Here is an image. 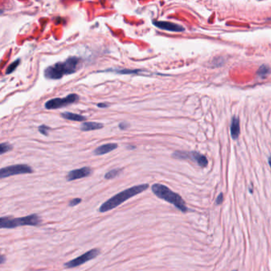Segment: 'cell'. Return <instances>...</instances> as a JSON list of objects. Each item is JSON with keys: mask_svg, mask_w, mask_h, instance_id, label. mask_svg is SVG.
I'll use <instances>...</instances> for the list:
<instances>
[{"mask_svg": "<svg viewBox=\"0 0 271 271\" xmlns=\"http://www.w3.org/2000/svg\"><path fill=\"white\" fill-rule=\"evenodd\" d=\"M49 130H50V127L46 126V125H41L40 127H38V131H39V132H40L42 135H45V136L48 135V133Z\"/></svg>", "mask_w": 271, "mask_h": 271, "instance_id": "obj_20", "label": "cell"}, {"mask_svg": "<svg viewBox=\"0 0 271 271\" xmlns=\"http://www.w3.org/2000/svg\"><path fill=\"white\" fill-rule=\"evenodd\" d=\"M103 127V123L96 122H84L81 126V130L83 131H92L95 130H100Z\"/></svg>", "mask_w": 271, "mask_h": 271, "instance_id": "obj_12", "label": "cell"}, {"mask_svg": "<svg viewBox=\"0 0 271 271\" xmlns=\"http://www.w3.org/2000/svg\"><path fill=\"white\" fill-rule=\"evenodd\" d=\"M33 173V169L30 166L24 164L19 165H14L2 168L0 169V177L6 178V177L14 176L19 174H27V173Z\"/></svg>", "mask_w": 271, "mask_h": 271, "instance_id": "obj_6", "label": "cell"}, {"mask_svg": "<svg viewBox=\"0 0 271 271\" xmlns=\"http://www.w3.org/2000/svg\"><path fill=\"white\" fill-rule=\"evenodd\" d=\"M173 156L178 159H190L193 161L196 162L199 166L204 168L208 165V159L204 155L201 154L198 152H181L177 151L173 154Z\"/></svg>", "mask_w": 271, "mask_h": 271, "instance_id": "obj_8", "label": "cell"}, {"mask_svg": "<svg viewBox=\"0 0 271 271\" xmlns=\"http://www.w3.org/2000/svg\"><path fill=\"white\" fill-rule=\"evenodd\" d=\"M153 24L156 27L161 29V30H168L172 32H182L185 30V28L180 25L175 24L173 22H166V21H153Z\"/></svg>", "mask_w": 271, "mask_h": 271, "instance_id": "obj_10", "label": "cell"}, {"mask_svg": "<svg viewBox=\"0 0 271 271\" xmlns=\"http://www.w3.org/2000/svg\"><path fill=\"white\" fill-rule=\"evenodd\" d=\"M81 201L82 200L81 198H74V199L71 200L69 201V203H68V206H70V207H75L76 205L80 204L81 203Z\"/></svg>", "mask_w": 271, "mask_h": 271, "instance_id": "obj_21", "label": "cell"}, {"mask_svg": "<svg viewBox=\"0 0 271 271\" xmlns=\"http://www.w3.org/2000/svg\"><path fill=\"white\" fill-rule=\"evenodd\" d=\"M269 72H270V69H269V68L267 66V65H262V66L259 68L258 70L257 73L258 75L260 76H265L266 75L268 74Z\"/></svg>", "mask_w": 271, "mask_h": 271, "instance_id": "obj_19", "label": "cell"}, {"mask_svg": "<svg viewBox=\"0 0 271 271\" xmlns=\"http://www.w3.org/2000/svg\"><path fill=\"white\" fill-rule=\"evenodd\" d=\"M61 117L67 120L76 121V122H82V121L86 120V117L83 116L81 114H76V113L69 112V111L61 113Z\"/></svg>", "mask_w": 271, "mask_h": 271, "instance_id": "obj_14", "label": "cell"}, {"mask_svg": "<svg viewBox=\"0 0 271 271\" xmlns=\"http://www.w3.org/2000/svg\"><path fill=\"white\" fill-rule=\"evenodd\" d=\"M99 254H100V251L97 249V248L92 249L90 251H87L86 253L81 255V256H79V257L76 258L72 259V260H70V261L67 262L66 263H64V267L65 268H68V269L77 267L79 266L85 264L87 262L92 260L93 258H96Z\"/></svg>", "mask_w": 271, "mask_h": 271, "instance_id": "obj_7", "label": "cell"}, {"mask_svg": "<svg viewBox=\"0 0 271 271\" xmlns=\"http://www.w3.org/2000/svg\"><path fill=\"white\" fill-rule=\"evenodd\" d=\"M268 162H269V165L271 168V156L269 157V161H268Z\"/></svg>", "mask_w": 271, "mask_h": 271, "instance_id": "obj_26", "label": "cell"}, {"mask_svg": "<svg viewBox=\"0 0 271 271\" xmlns=\"http://www.w3.org/2000/svg\"><path fill=\"white\" fill-rule=\"evenodd\" d=\"M151 190L156 197L173 204L182 212L185 213L189 211V208L182 197L165 185L162 184H154L151 187Z\"/></svg>", "mask_w": 271, "mask_h": 271, "instance_id": "obj_3", "label": "cell"}, {"mask_svg": "<svg viewBox=\"0 0 271 271\" xmlns=\"http://www.w3.org/2000/svg\"><path fill=\"white\" fill-rule=\"evenodd\" d=\"M149 188L148 184H142L135 186L131 187L127 189L122 191L120 193H117L116 195L113 196L110 199L106 201L103 204L100 205L99 208V211L101 213H104L107 211H110L112 209L115 208L127 200L131 199L133 197L139 195L140 193H143Z\"/></svg>", "mask_w": 271, "mask_h": 271, "instance_id": "obj_1", "label": "cell"}, {"mask_svg": "<svg viewBox=\"0 0 271 271\" xmlns=\"http://www.w3.org/2000/svg\"><path fill=\"white\" fill-rule=\"evenodd\" d=\"M109 106L108 103H98L97 104V107H100V108H106L107 107Z\"/></svg>", "mask_w": 271, "mask_h": 271, "instance_id": "obj_24", "label": "cell"}, {"mask_svg": "<svg viewBox=\"0 0 271 271\" xmlns=\"http://www.w3.org/2000/svg\"><path fill=\"white\" fill-rule=\"evenodd\" d=\"M78 100V95L72 93V94L68 95L64 98L51 99L45 103V107L48 110H55V109L61 108L63 107H66L69 104L74 103Z\"/></svg>", "mask_w": 271, "mask_h": 271, "instance_id": "obj_5", "label": "cell"}, {"mask_svg": "<svg viewBox=\"0 0 271 271\" xmlns=\"http://www.w3.org/2000/svg\"><path fill=\"white\" fill-rule=\"evenodd\" d=\"M12 149V146L7 143H2L0 144V154H3L5 153L8 152Z\"/></svg>", "mask_w": 271, "mask_h": 271, "instance_id": "obj_18", "label": "cell"}, {"mask_svg": "<svg viewBox=\"0 0 271 271\" xmlns=\"http://www.w3.org/2000/svg\"><path fill=\"white\" fill-rule=\"evenodd\" d=\"M5 257L4 256H3V255H2V256H1V262H1V264H3V263H4V262H5Z\"/></svg>", "mask_w": 271, "mask_h": 271, "instance_id": "obj_25", "label": "cell"}, {"mask_svg": "<svg viewBox=\"0 0 271 271\" xmlns=\"http://www.w3.org/2000/svg\"><path fill=\"white\" fill-rule=\"evenodd\" d=\"M41 223V218L37 214L20 217V218H9L1 217L0 227L1 228L12 229L19 226H38Z\"/></svg>", "mask_w": 271, "mask_h": 271, "instance_id": "obj_4", "label": "cell"}, {"mask_svg": "<svg viewBox=\"0 0 271 271\" xmlns=\"http://www.w3.org/2000/svg\"><path fill=\"white\" fill-rule=\"evenodd\" d=\"M240 133V125L239 119L237 117H233L231 123V135L233 139H237Z\"/></svg>", "mask_w": 271, "mask_h": 271, "instance_id": "obj_13", "label": "cell"}, {"mask_svg": "<svg viewBox=\"0 0 271 271\" xmlns=\"http://www.w3.org/2000/svg\"><path fill=\"white\" fill-rule=\"evenodd\" d=\"M223 199H224V198H223V193H220V194L218 196V197L216 198V201H215L216 204H221L223 203Z\"/></svg>", "mask_w": 271, "mask_h": 271, "instance_id": "obj_22", "label": "cell"}, {"mask_svg": "<svg viewBox=\"0 0 271 271\" xmlns=\"http://www.w3.org/2000/svg\"><path fill=\"white\" fill-rule=\"evenodd\" d=\"M122 169H114L108 171L106 174L104 175V178L106 180H110V179H114V177H118L121 173H122Z\"/></svg>", "mask_w": 271, "mask_h": 271, "instance_id": "obj_16", "label": "cell"}, {"mask_svg": "<svg viewBox=\"0 0 271 271\" xmlns=\"http://www.w3.org/2000/svg\"><path fill=\"white\" fill-rule=\"evenodd\" d=\"M21 60L20 59H17L16 60H14V62L11 63V64L9 65L7 68H6V74H10V73H12L15 69L17 68V67L19 65V63H20Z\"/></svg>", "mask_w": 271, "mask_h": 271, "instance_id": "obj_17", "label": "cell"}, {"mask_svg": "<svg viewBox=\"0 0 271 271\" xmlns=\"http://www.w3.org/2000/svg\"><path fill=\"white\" fill-rule=\"evenodd\" d=\"M81 60L79 57L71 56L63 62L56 63L45 68V76L49 80H59L64 76L70 75L77 71L81 65Z\"/></svg>", "mask_w": 271, "mask_h": 271, "instance_id": "obj_2", "label": "cell"}, {"mask_svg": "<svg viewBox=\"0 0 271 271\" xmlns=\"http://www.w3.org/2000/svg\"><path fill=\"white\" fill-rule=\"evenodd\" d=\"M107 72H113L119 73V74H139V72H142L140 69H127V68H114L113 70L111 69H107Z\"/></svg>", "mask_w": 271, "mask_h": 271, "instance_id": "obj_15", "label": "cell"}, {"mask_svg": "<svg viewBox=\"0 0 271 271\" xmlns=\"http://www.w3.org/2000/svg\"><path fill=\"white\" fill-rule=\"evenodd\" d=\"M117 148H118V144L117 143H107V144H103L100 146L97 147L94 150V154L98 155V156L106 154H108V153L111 152V151H113Z\"/></svg>", "mask_w": 271, "mask_h": 271, "instance_id": "obj_11", "label": "cell"}, {"mask_svg": "<svg viewBox=\"0 0 271 271\" xmlns=\"http://www.w3.org/2000/svg\"><path fill=\"white\" fill-rule=\"evenodd\" d=\"M129 127V124L127 123H125V122H123V123H120L119 124V127L120 130H126V129L128 128Z\"/></svg>", "mask_w": 271, "mask_h": 271, "instance_id": "obj_23", "label": "cell"}, {"mask_svg": "<svg viewBox=\"0 0 271 271\" xmlns=\"http://www.w3.org/2000/svg\"><path fill=\"white\" fill-rule=\"evenodd\" d=\"M92 173V170L90 167L85 166L83 168H80V169H73V170L68 172L66 176V179L68 181H72L75 180L89 177Z\"/></svg>", "mask_w": 271, "mask_h": 271, "instance_id": "obj_9", "label": "cell"}]
</instances>
